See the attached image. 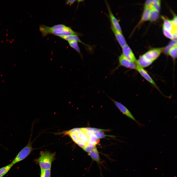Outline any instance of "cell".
<instances>
[{
    "instance_id": "obj_11",
    "label": "cell",
    "mask_w": 177,
    "mask_h": 177,
    "mask_svg": "<svg viewBox=\"0 0 177 177\" xmlns=\"http://www.w3.org/2000/svg\"><path fill=\"white\" fill-rule=\"evenodd\" d=\"M163 27L173 35L177 34V28L173 26L171 20L164 19Z\"/></svg>"
},
{
    "instance_id": "obj_19",
    "label": "cell",
    "mask_w": 177,
    "mask_h": 177,
    "mask_svg": "<svg viewBox=\"0 0 177 177\" xmlns=\"http://www.w3.org/2000/svg\"><path fill=\"white\" fill-rule=\"evenodd\" d=\"M175 60L177 57V44L170 50L168 54Z\"/></svg>"
},
{
    "instance_id": "obj_25",
    "label": "cell",
    "mask_w": 177,
    "mask_h": 177,
    "mask_svg": "<svg viewBox=\"0 0 177 177\" xmlns=\"http://www.w3.org/2000/svg\"><path fill=\"white\" fill-rule=\"evenodd\" d=\"M152 5L155 9L159 12L160 9V1L154 0Z\"/></svg>"
},
{
    "instance_id": "obj_26",
    "label": "cell",
    "mask_w": 177,
    "mask_h": 177,
    "mask_svg": "<svg viewBox=\"0 0 177 177\" xmlns=\"http://www.w3.org/2000/svg\"><path fill=\"white\" fill-rule=\"evenodd\" d=\"M94 134L98 139H101L105 137L108 135L105 134L103 131H100L96 132Z\"/></svg>"
},
{
    "instance_id": "obj_20",
    "label": "cell",
    "mask_w": 177,
    "mask_h": 177,
    "mask_svg": "<svg viewBox=\"0 0 177 177\" xmlns=\"http://www.w3.org/2000/svg\"><path fill=\"white\" fill-rule=\"evenodd\" d=\"M177 44V41L173 40L170 42L168 46L164 48L163 51L164 53L165 54L168 55L170 49Z\"/></svg>"
},
{
    "instance_id": "obj_24",
    "label": "cell",
    "mask_w": 177,
    "mask_h": 177,
    "mask_svg": "<svg viewBox=\"0 0 177 177\" xmlns=\"http://www.w3.org/2000/svg\"><path fill=\"white\" fill-rule=\"evenodd\" d=\"M163 32L164 34L167 37L173 40V36L172 33L163 27Z\"/></svg>"
},
{
    "instance_id": "obj_2",
    "label": "cell",
    "mask_w": 177,
    "mask_h": 177,
    "mask_svg": "<svg viewBox=\"0 0 177 177\" xmlns=\"http://www.w3.org/2000/svg\"><path fill=\"white\" fill-rule=\"evenodd\" d=\"M55 152L52 153L46 150L41 151L39 157L34 160L36 163L39 165L41 170L51 169L52 162L55 160Z\"/></svg>"
},
{
    "instance_id": "obj_9",
    "label": "cell",
    "mask_w": 177,
    "mask_h": 177,
    "mask_svg": "<svg viewBox=\"0 0 177 177\" xmlns=\"http://www.w3.org/2000/svg\"><path fill=\"white\" fill-rule=\"evenodd\" d=\"M111 22V25L115 29L122 32L121 29L118 21L113 13L110 7L107 2H106Z\"/></svg>"
},
{
    "instance_id": "obj_15",
    "label": "cell",
    "mask_w": 177,
    "mask_h": 177,
    "mask_svg": "<svg viewBox=\"0 0 177 177\" xmlns=\"http://www.w3.org/2000/svg\"><path fill=\"white\" fill-rule=\"evenodd\" d=\"M150 13L149 20L151 21H156L159 17V11L155 9L153 6L150 8Z\"/></svg>"
},
{
    "instance_id": "obj_8",
    "label": "cell",
    "mask_w": 177,
    "mask_h": 177,
    "mask_svg": "<svg viewBox=\"0 0 177 177\" xmlns=\"http://www.w3.org/2000/svg\"><path fill=\"white\" fill-rule=\"evenodd\" d=\"M122 54L130 61L136 63L137 60L129 46L126 44L122 48Z\"/></svg>"
},
{
    "instance_id": "obj_31",
    "label": "cell",
    "mask_w": 177,
    "mask_h": 177,
    "mask_svg": "<svg viewBox=\"0 0 177 177\" xmlns=\"http://www.w3.org/2000/svg\"></svg>"
},
{
    "instance_id": "obj_30",
    "label": "cell",
    "mask_w": 177,
    "mask_h": 177,
    "mask_svg": "<svg viewBox=\"0 0 177 177\" xmlns=\"http://www.w3.org/2000/svg\"><path fill=\"white\" fill-rule=\"evenodd\" d=\"M76 0H68L66 1L65 4L67 5H69L70 6L73 4Z\"/></svg>"
},
{
    "instance_id": "obj_21",
    "label": "cell",
    "mask_w": 177,
    "mask_h": 177,
    "mask_svg": "<svg viewBox=\"0 0 177 177\" xmlns=\"http://www.w3.org/2000/svg\"><path fill=\"white\" fill-rule=\"evenodd\" d=\"M82 130L93 132L94 133L100 131H108V130H104L95 128L86 127L81 128Z\"/></svg>"
},
{
    "instance_id": "obj_13",
    "label": "cell",
    "mask_w": 177,
    "mask_h": 177,
    "mask_svg": "<svg viewBox=\"0 0 177 177\" xmlns=\"http://www.w3.org/2000/svg\"><path fill=\"white\" fill-rule=\"evenodd\" d=\"M88 155L93 161L98 163L100 162V157L96 148L88 153Z\"/></svg>"
},
{
    "instance_id": "obj_7",
    "label": "cell",
    "mask_w": 177,
    "mask_h": 177,
    "mask_svg": "<svg viewBox=\"0 0 177 177\" xmlns=\"http://www.w3.org/2000/svg\"><path fill=\"white\" fill-rule=\"evenodd\" d=\"M136 70L142 76L156 88L158 89V87L155 83L148 74L147 71L137 63H136Z\"/></svg>"
},
{
    "instance_id": "obj_18",
    "label": "cell",
    "mask_w": 177,
    "mask_h": 177,
    "mask_svg": "<svg viewBox=\"0 0 177 177\" xmlns=\"http://www.w3.org/2000/svg\"><path fill=\"white\" fill-rule=\"evenodd\" d=\"M150 11V7H145L142 17L141 21H146L149 20Z\"/></svg>"
},
{
    "instance_id": "obj_12",
    "label": "cell",
    "mask_w": 177,
    "mask_h": 177,
    "mask_svg": "<svg viewBox=\"0 0 177 177\" xmlns=\"http://www.w3.org/2000/svg\"><path fill=\"white\" fill-rule=\"evenodd\" d=\"M82 131L88 136L89 143L96 146L98 143V140L94 133L91 132Z\"/></svg>"
},
{
    "instance_id": "obj_14",
    "label": "cell",
    "mask_w": 177,
    "mask_h": 177,
    "mask_svg": "<svg viewBox=\"0 0 177 177\" xmlns=\"http://www.w3.org/2000/svg\"><path fill=\"white\" fill-rule=\"evenodd\" d=\"M78 36L75 35H69L62 36L59 37L62 39L68 41H75L79 42L84 45H86L87 46L88 45L85 44L81 41Z\"/></svg>"
},
{
    "instance_id": "obj_27",
    "label": "cell",
    "mask_w": 177,
    "mask_h": 177,
    "mask_svg": "<svg viewBox=\"0 0 177 177\" xmlns=\"http://www.w3.org/2000/svg\"><path fill=\"white\" fill-rule=\"evenodd\" d=\"M66 26L63 24H59L55 25L51 27L52 29H56L64 28Z\"/></svg>"
},
{
    "instance_id": "obj_6",
    "label": "cell",
    "mask_w": 177,
    "mask_h": 177,
    "mask_svg": "<svg viewBox=\"0 0 177 177\" xmlns=\"http://www.w3.org/2000/svg\"><path fill=\"white\" fill-rule=\"evenodd\" d=\"M114 102L117 108L123 114L135 121L138 124L139 127H141L145 126L144 124H141L135 118L132 114L128 109L124 105L119 102L116 101L111 98L109 97Z\"/></svg>"
},
{
    "instance_id": "obj_28",
    "label": "cell",
    "mask_w": 177,
    "mask_h": 177,
    "mask_svg": "<svg viewBox=\"0 0 177 177\" xmlns=\"http://www.w3.org/2000/svg\"><path fill=\"white\" fill-rule=\"evenodd\" d=\"M154 0H148L146 1L145 4V7H150L152 5Z\"/></svg>"
},
{
    "instance_id": "obj_29",
    "label": "cell",
    "mask_w": 177,
    "mask_h": 177,
    "mask_svg": "<svg viewBox=\"0 0 177 177\" xmlns=\"http://www.w3.org/2000/svg\"><path fill=\"white\" fill-rule=\"evenodd\" d=\"M171 21L173 26L175 28H177V16L176 15L174 17L173 19Z\"/></svg>"
},
{
    "instance_id": "obj_23",
    "label": "cell",
    "mask_w": 177,
    "mask_h": 177,
    "mask_svg": "<svg viewBox=\"0 0 177 177\" xmlns=\"http://www.w3.org/2000/svg\"><path fill=\"white\" fill-rule=\"evenodd\" d=\"M51 169L41 170L40 177H50Z\"/></svg>"
},
{
    "instance_id": "obj_10",
    "label": "cell",
    "mask_w": 177,
    "mask_h": 177,
    "mask_svg": "<svg viewBox=\"0 0 177 177\" xmlns=\"http://www.w3.org/2000/svg\"><path fill=\"white\" fill-rule=\"evenodd\" d=\"M111 28L120 46L122 48L127 44L125 39L122 34V32L115 29L111 25Z\"/></svg>"
},
{
    "instance_id": "obj_17",
    "label": "cell",
    "mask_w": 177,
    "mask_h": 177,
    "mask_svg": "<svg viewBox=\"0 0 177 177\" xmlns=\"http://www.w3.org/2000/svg\"><path fill=\"white\" fill-rule=\"evenodd\" d=\"M13 166L11 163L0 168V177H3L6 174Z\"/></svg>"
},
{
    "instance_id": "obj_22",
    "label": "cell",
    "mask_w": 177,
    "mask_h": 177,
    "mask_svg": "<svg viewBox=\"0 0 177 177\" xmlns=\"http://www.w3.org/2000/svg\"><path fill=\"white\" fill-rule=\"evenodd\" d=\"M96 148V146L89 143L82 149L88 153Z\"/></svg>"
},
{
    "instance_id": "obj_3",
    "label": "cell",
    "mask_w": 177,
    "mask_h": 177,
    "mask_svg": "<svg viewBox=\"0 0 177 177\" xmlns=\"http://www.w3.org/2000/svg\"><path fill=\"white\" fill-rule=\"evenodd\" d=\"M32 133L28 143L27 145L19 152L11 163L13 165L25 159L34 150L32 146L33 141L31 142L32 126Z\"/></svg>"
},
{
    "instance_id": "obj_1",
    "label": "cell",
    "mask_w": 177,
    "mask_h": 177,
    "mask_svg": "<svg viewBox=\"0 0 177 177\" xmlns=\"http://www.w3.org/2000/svg\"><path fill=\"white\" fill-rule=\"evenodd\" d=\"M39 30L43 36H45L48 35L52 34L60 37L72 35L79 36L80 34L73 30L69 27L60 29H53L51 27L41 25L39 26Z\"/></svg>"
},
{
    "instance_id": "obj_4",
    "label": "cell",
    "mask_w": 177,
    "mask_h": 177,
    "mask_svg": "<svg viewBox=\"0 0 177 177\" xmlns=\"http://www.w3.org/2000/svg\"><path fill=\"white\" fill-rule=\"evenodd\" d=\"M164 48L162 47L151 49L142 56L150 65L158 58Z\"/></svg>"
},
{
    "instance_id": "obj_5",
    "label": "cell",
    "mask_w": 177,
    "mask_h": 177,
    "mask_svg": "<svg viewBox=\"0 0 177 177\" xmlns=\"http://www.w3.org/2000/svg\"><path fill=\"white\" fill-rule=\"evenodd\" d=\"M119 64L116 67L111 71V74L120 66H123L131 69H136V64L129 60L122 54L118 58Z\"/></svg>"
},
{
    "instance_id": "obj_16",
    "label": "cell",
    "mask_w": 177,
    "mask_h": 177,
    "mask_svg": "<svg viewBox=\"0 0 177 177\" xmlns=\"http://www.w3.org/2000/svg\"><path fill=\"white\" fill-rule=\"evenodd\" d=\"M70 46L74 49L80 55L81 58L83 59V56L81 53L80 48L78 44V42L75 41H68Z\"/></svg>"
}]
</instances>
